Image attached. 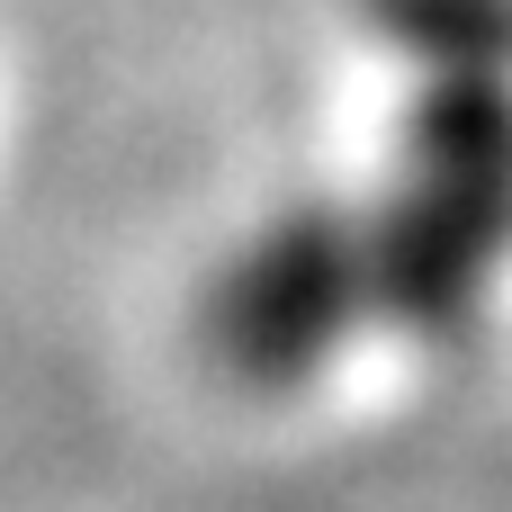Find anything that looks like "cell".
I'll return each instance as SVG.
<instances>
[{
    "mask_svg": "<svg viewBox=\"0 0 512 512\" xmlns=\"http://www.w3.org/2000/svg\"><path fill=\"white\" fill-rule=\"evenodd\" d=\"M369 261H378V297L405 324L450 333L477 315V297L512 261V90L504 81H450L423 99L405 180H396L387 216L369 225Z\"/></svg>",
    "mask_w": 512,
    "mask_h": 512,
    "instance_id": "obj_1",
    "label": "cell"
},
{
    "mask_svg": "<svg viewBox=\"0 0 512 512\" xmlns=\"http://www.w3.org/2000/svg\"><path fill=\"white\" fill-rule=\"evenodd\" d=\"M369 297H378L369 225L288 216V225H270V234L216 279L207 333H216V351H225L243 378L288 387V378H306V369L360 324Z\"/></svg>",
    "mask_w": 512,
    "mask_h": 512,
    "instance_id": "obj_2",
    "label": "cell"
}]
</instances>
